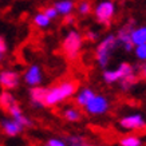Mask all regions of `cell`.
<instances>
[{"mask_svg": "<svg viewBox=\"0 0 146 146\" xmlns=\"http://www.w3.org/2000/svg\"><path fill=\"white\" fill-rule=\"evenodd\" d=\"M84 38L89 40V42H97L98 34H97V32H94V31H91V30H89V31L84 34Z\"/></svg>", "mask_w": 146, "mask_h": 146, "instance_id": "obj_27", "label": "cell"}, {"mask_svg": "<svg viewBox=\"0 0 146 146\" xmlns=\"http://www.w3.org/2000/svg\"><path fill=\"white\" fill-rule=\"evenodd\" d=\"M67 141L70 142V145H83L84 138L82 137V135L74 134V135H68V137H67Z\"/></svg>", "mask_w": 146, "mask_h": 146, "instance_id": "obj_26", "label": "cell"}, {"mask_svg": "<svg viewBox=\"0 0 146 146\" xmlns=\"http://www.w3.org/2000/svg\"><path fill=\"white\" fill-rule=\"evenodd\" d=\"M130 36H131L134 46L146 43V26H135L133 28L131 34H130Z\"/></svg>", "mask_w": 146, "mask_h": 146, "instance_id": "obj_16", "label": "cell"}, {"mask_svg": "<svg viewBox=\"0 0 146 146\" xmlns=\"http://www.w3.org/2000/svg\"><path fill=\"white\" fill-rule=\"evenodd\" d=\"M94 91L90 87H83L80 89L78 93L75 94V103L78 105L79 107H84L87 105V102L94 97Z\"/></svg>", "mask_w": 146, "mask_h": 146, "instance_id": "obj_15", "label": "cell"}, {"mask_svg": "<svg viewBox=\"0 0 146 146\" xmlns=\"http://www.w3.org/2000/svg\"><path fill=\"white\" fill-rule=\"evenodd\" d=\"M44 146H67V145L64 139H60V138H50V139H47Z\"/></svg>", "mask_w": 146, "mask_h": 146, "instance_id": "obj_25", "label": "cell"}, {"mask_svg": "<svg viewBox=\"0 0 146 146\" xmlns=\"http://www.w3.org/2000/svg\"><path fill=\"white\" fill-rule=\"evenodd\" d=\"M68 146H83V145H68Z\"/></svg>", "mask_w": 146, "mask_h": 146, "instance_id": "obj_32", "label": "cell"}, {"mask_svg": "<svg viewBox=\"0 0 146 146\" xmlns=\"http://www.w3.org/2000/svg\"><path fill=\"white\" fill-rule=\"evenodd\" d=\"M3 59H4V54H0V62H1Z\"/></svg>", "mask_w": 146, "mask_h": 146, "instance_id": "obj_31", "label": "cell"}, {"mask_svg": "<svg viewBox=\"0 0 146 146\" xmlns=\"http://www.w3.org/2000/svg\"><path fill=\"white\" fill-rule=\"evenodd\" d=\"M137 82H138V76L135 75V72H133V74H129V75L123 76L118 83H119L122 91H129L137 84Z\"/></svg>", "mask_w": 146, "mask_h": 146, "instance_id": "obj_18", "label": "cell"}, {"mask_svg": "<svg viewBox=\"0 0 146 146\" xmlns=\"http://www.w3.org/2000/svg\"><path fill=\"white\" fill-rule=\"evenodd\" d=\"M63 23L66 24V26H71V24H74V22H75V18L72 16V13H70V15H66V16H63Z\"/></svg>", "mask_w": 146, "mask_h": 146, "instance_id": "obj_28", "label": "cell"}, {"mask_svg": "<svg viewBox=\"0 0 146 146\" xmlns=\"http://www.w3.org/2000/svg\"><path fill=\"white\" fill-rule=\"evenodd\" d=\"M7 111L9 113L11 118H13L15 121H18V122L22 125L23 127H31V126H32V121L30 119V118H28L24 113H23L22 107L18 105V102H16V103H13L12 106L9 107Z\"/></svg>", "mask_w": 146, "mask_h": 146, "instance_id": "obj_13", "label": "cell"}, {"mask_svg": "<svg viewBox=\"0 0 146 146\" xmlns=\"http://www.w3.org/2000/svg\"><path fill=\"white\" fill-rule=\"evenodd\" d=\"M7 50H8V46H7V43H5L4 38L0 36V54H5L7 52Z\"/></svg>", "mask_w": 146, "mask_h": 146, "instance_id": "obj_29", "label": "cell"}, {"mask_svg": "<svg viewBox=\"0 0 146 146\" xmlns=\"http://www.w3.org/2000/svg\"><path fill=\"white\" fill-rule=\"evenodd\" d=\"M135 27V22H134L133 19H130L127 23H125L123 26L121 27L118 32H117V40H118V46L122 47V48L126 51V52H131L134 51V43L133 40H131V31H133V28Z\"/></svg>", "mask_w": 146, "mask_h": 146, "instance_id": "obj_6", "label": "cell"}, {"mask_svg": "<svg viewBox=\"0 0 146 146\" xmlns=\"http://www.w3.org/2000/svg\"><path fill=\"white\" fill-rule=\"evenodd\" d=\"M83 47V36L76 30H70L62 40V50L68 59H76Z\"/></svg>", "mask_w": 146, "mask_h": 146, "instance_id": "obj_3", "label": "cell"}, {"mask_svg": "<svg viewBox=\"0 0 146 146\" xmlns=\"http://www.w3.org/2000/svg\"><path fill=\"white\" fill-rule=\"evenodd\" d=\"M93 12L99 24L110 26L115 16V12H117V7H115V3L113 0H101L94 7Z\"/></svg>", "mask_w": 146, "mask_h": 146, "instance_id": "obj_4", "label": "cell"}, {"mask_svg": "<svg viewBox=\"0 0 146 146\" xmlns=\"http://www.w3.org/2000/svg\"><path fill=\"white\" fill-rule=\"evenodd\" d=\"M0 127L3 130V133L7 137H18L22 133L24 127L19 123L18 121H15L13 118H4L0 121Z\"/></svg>", "mask_w": 146, "mask_h": 146, "instance_id": "obj_11", "label": "cell"}, {"mask_svg": "<svg viewBox=\"0 0 146 146\" xmlns=\"http://www.w3.org/2000/svg\"><path fill=\"white\" fill-rule=\"evenodd\" d=\"M13 103H16V99L13 97V94L9 90H3L0 93V107H3L4 110H8Z\"/></svg>", "mask_w": 146, "mask_h": 146, "instance_id": "obj_19", "label": "cell"}, {"mask_svg": "<svg viewBox=\"0 0 146 146\" xmlns=\"http://www.w3.org/2000/svg\"><path fill=\"white\" fill-rule=\"evenodd\" d=\"M119 126L127 131H135V130H141V129L146 127V119L139 113L129 114L119 119Z\"/></svg>", "mask_w": 146, "mask_h": 146, "instance_id": "obj_8", "label": "cell"}, {"mask_svg": "<svg viewBox=\"0 0 146 146\" xmlns=\"http://www.w3.org/2000/svg\"><path fill=\"white\" fill-rule=\"evenodd\" d=\"M76 11H78L80 16H87V15L93 12V4L90 3L89 0H82L76 5Z\"/></svg>", "mask_w": 146, "mask_h": 146, "instance_id": "obj_22", "label": "cell"}, {"mask_svg": "<svg viewBox=\"0 0 146 146\" xmlns=\"http://www.w3.org/2000/svg\"><path fill=\"white\" fill-rule=\"evenodd\" d=\"M23 80L30 87L40 86L42 82H43V71H42L39 64L34 63V64H31V66L28 67L24 71V74H23Z\"/></svg>", "mask_w": 146, "mask_h": 146, "instance_id": "obj_9", "label": "cell"}, {"mask_svg": "<svg viewBox=\"0 0 146 146\" xmlns=\"http://www.w3.org/2000/svg\"><path fill=\"white\" fill-rule=\"evenodd\" d=\"M134 55L137 56V59L146 62V43L143 44H138L134 47Z\"/></svg>", "mask_w": 146, "mask_h": 146, "instance_id": "obj_23", "label": "cell"}, {"mask_svg": "<svg viewBox=\"0 0 146 146\" xmlns=\"http://www.w3.org/2000/svg\"><path fill=\"white\" fill-rule=\"evenodd\" d=\"M30 102L31 105L36 109H42V107H46L44 105V98L46 94H47V89L42 87V86H34V87H30Z\"/></svg>", "mask_w": 146, "mask_h": 146, "instance_id": "obj_12", "label": "cell"}, {"mask_svg": "<svg viewBox=\"0 0 146 146\" xmlns=\"http://www.w3.org/2000/svg\"><path fill=\"white\" fill-rule=\"evenodd\" d=\"M86 146H90V145H86Z\"/></svg>", "mask_w": 146, "mask_h": 146, "instance_id": "obj_33", "label": "cell"}, {"mask_svg": "<svg viewBox=\"0 0 146 146\" xmlns=\"http://www.w3.org/2000/svg\"><path fill=\"white\" fill-rule=\"evenodd\" d=\"M54 7L56 8L59 15L66 16V15H70V13L74 12L76 5L74 3V0H58L54 3Z\"/></svg>", "mask_w": 146, "mask_h": 146, "instance_id": "obj_14", "label": "cell"}, {"mask_svg": "<svg viewBox=\"0 0 146 146\" xmlns=\"http://www.w3.org/2000/svg\"><path fill=\"white\" fill-rule=\"evenodd\" d=\"M113 1H115V0H113Z\"/></svg>", "mask_w": 146, "mask_h": 146, "instance_id": "obj_34", "label": "cell"}, {"mask_svg": "<svg viewBox=\"0 0 146 146\" xmlns=\"http://www.w3.org/2000/svg\"><path fill=\"white\" fill-rule=\"evenodd\" d=\"M89 115H103L110 109V102L105 95L94 94V97L87 102V105L83 107Z\"/></svg>", "mask_w": 146, "mask_h": 146, "instance_id": "obj_5", "label": "cell"}, {"mask_svg": "<svg viewBox=\"0 0 146 146\" xmlns=\"http://www.w3.org/2000/svg\"><path fill=\"white\" fill-rule=\"evenodd\" d=\"M135 72V68H134L130 63L127 62H122L119 66L114 68V70H105L103 71V80L106 82L107 84H113L119 82L123 76L129 75V74H133Z\"/></svg>", "mask_w": 146, "mask_h": 146, "instance_id": "obj_7", "label": "cell"}, {"mask_svg": "<svg viewBox=\"0 0 146 146\" xmlns=\"http://www.w3.org/2000/svg\"><path fill=\"white\" fill-rule=\"evenodd\" d=\"M43 12L48 16L51 20H54V19H56L58 16H59V13H58V11H56V8L54 7V5H48V7H46L44 9H43Z\"/></svg>", "mask_w": 146, "mask_h": 146, "instance_id": "obj_24", "label": "cell"}, {"mask_svg": "<svg viewBox=\"0 0 146 146\" xmlns=\"http://www.w3.org/2000/svg\"><path fill=\"white\" fill-rule=\"evenodd\" d=\"M119 146H142V139L138 135L129 134L119 139Z\"/></svg>", "mask_w": 146, "mask_h": 146, "instance_id": "obj_21", "label": "cell"}, {"mask_svg": "<svg viewBox=\"0 0 146 146\" xmlns=\"http://www.w3.org/2000/svg\"><path fill=\"white\" fill-rule=\"evenodd\" d=\"M51 19L46 15L43 11H40V12L35 13L34 15V18H32V23L35 24L38 28H40V30H46V28H48L50 24H51Z\"/></svg>", "mask_w": 146, "mask_h": 146, "instance_id": "obj_17", "label": "cell"}, {"mask_svg": "<svg viewBox=\"0 0 146 146\" xmlns=\"http://www.w3.org/2000/svg\"><path fill=\"white\" fill-rule=\"evenodd\" d=\"M76 93V82L74 80H64L59 84L47 89V94L44 98L46 106H56L64 102Z\"/></svg>", "mask_w": 146, "mask_h": 146, "instance_id": "obj_1", "label": "cell"}, {"mask_svg": "<svg viewBox=\"0 0 146 146\" xmlns=\"http://www.w3.org/2000/svg\"><path fill=\"white\" fill-rule=\"evenodd\" d=\"M117 47H118V40H117V35L114 34L106 35L98 43L97 48H95V60L102 68H106L109 66L113 51Z\"/></svg>", "mask_w": 146, "mask_h": 146, "instance_id": "obj_2", "label": "cell"}, {"mask_svg": "<svg viewBox=\"0 0 146 146\" xmlns=\"http://www.w3.org/2000/svg\"><path fill=\"white\" fill-rule=\"evenodd\" d=\"M63 118L67 122H79L82 119V114L75 107H67L63 110Z\"/></svg>", "mask_w": 146, "mask_h": 146, "instance_id": "obj_20", "label": "cell"}, {"mask_svg": "<svg viewBox=\"0 0 146 146\" xmlns=\"http://www.w3.org/2000/svg\"><path fill=\"white\" fill-rule=\"evenodd\" d=\"M142 76H143V78L146 79V64L142 67Z\"/></svg>", "mask_w": 146, "mask_h": 146, "instance_id": "obj_30", "label": "cell"}, {"mask_svg": "<svg viewBox=\"0 0 146 146\" xmlns=\"http://www.w3.org/2000/svg\"><path fill=\"white\" fill-rule=\"evenodd\" d=\"M20 83V75L13 70H1L0 71V86L3 90L12 91Z\"/></svg>", "mask_w": 146, "mask_h": 146, "instance_id": "obj_10", "label": "cell"}]
</instances>
